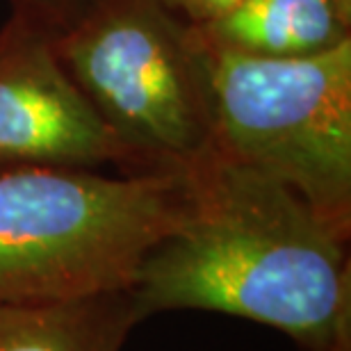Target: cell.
<instances>
[{
  "mask_svg": "<svg viewBox=\"0 0 351 351\" xmlns=\"http://www.w3.org/2000/svg\"><path fill=\"white\" fill-rule=\"evenodd\" d=\"M347 244L292 187L215 149L185 171L180 219L130 292L142 317L223 313L278 328L304 351H351Z\"/></svg>",
  "mask_w": 351,
  "mask_h": 351,
  "instance_id": "obj_1",
  "label": "cell"
},
{
  "mask_svg": "<svg viewBox=\"0 0 351 351\" xmlns=\"http://www.w3.org/2000/svg\"><path fill=\"white\" fill-rule=\"evenodd\" d=\"M182 206L185 173L0 171V304L130 290Z\"/></svg>",
  "mask_w": 351,
  "mask_h": 351,
  "instance_id": "obj_2",
  "label": "cell"
},
{
  "mask_svg": "<svg viewBox=\"0 0 351 351\" xmlns=\"http://www.w3.org/2000/svg\"><path fill=\"white\" fill-rule=\"evenodd\" d=\"M53 44L137 173H185L215 151L206 51L162 0H101Z\"/></svg>",
  "mask_w": 351,
  "mask_h": 351,
  "instance_id": "obj_3",
  "label": "cell"
},
{
  "mask_svg": "<svg viewBox=\"0 0 351 351\" xmlns=\"http://www.w3.org/2000/svg\"><path fill=\"white\" fill-rule=\"evenodd\" d=\"M206 62L215 149L285 182L351 235V37L308 58L206 51Z\"/></svg>",
  "mask_w": 351,
  "mask_h": 351,
  "instance_id": "obj_4",
  "label": "cell"
},
{
  "mask_svg": "<svg viewBox=\"0 0 351 351\" xmlns=\"http://www.w3.org/2000/svg\"><path fill=\"white\" fill-rule=\"evenodd\" d=\"M103 165L137 173L128 149L62 64L53 34L10 14L0 27V171Z\"/></svg>",
  "mask_w": 351,
  "mask_h": 351,
  "instance_id": "obj_5",
  "label": "cell"
},
{
  "mask_svg": "<svg viewBox=\"0 0 351 351\" xmlns=\"http://www.w3.org/2000/svg\"><path fill=\"white\" fill-rule=\"evenodd\" d=\"M189 30L206 51L261 60L308 58L351 37L331 0H244Z\"/></svg>",
  "mask_w": 351,
  "mask_h": 351,
  "instance_id": "obj_6",
  "label": "cell"
},
{
  "mask_svg": "<svg viewBox=\"0 0 351 351\" xmlns=\"http://www.w3.org/2000/svg\"><path fill=\"white\" fill-rule=\"evenodd\" d=\"M142 319L130 290L0 304V351H121Z\"/></svg>",
  "mask_w": 351,
  "mask_h": 351,
  "instance_id": "obj_7",
  "label": "cell"
},
{
  "mask_svg": "<svg viewBox=\"0 0 351 351\" xmlns=\"http://www.w3.org/2000/svg\"><path fill=\"white\" fill-rule=\"evenodd\" d=\"M101 0H7L14 16L32 21L51 34L64 32Z\"/></svg>",
  "mask_w": 351,
  "mask_h": 351,
  "instance_id": "obj_8",
  "label": "cell"
},
{
  "mask_svg": "<svg viewBox=\"0 0 351 351\" xmlns=\"http://www.w3.org/2000/svg\"><path fill=\"white\" fill-rule=\"evenodd\" d=\"M169 10L178 16L180 21H185L187 25H203L210 21L223 16L226 12H230L233 7H237L244 0H162Z\"/></svg>",
  "mask_w": 351,
  "mask_h": 351,
  "instance_id": "obj_9",
  "label": "cell"
},
{
  "mask_svg": "<svg viewBox=\"0 0 351 351\" xmlns=\"http://www.w3.org/2000/svg\"><path fill=\"white\" fill-rule=\"evenodd\" d=\"M331 3L335 7V12H338V16L351 27V0H331Z\"/></svg>",
  "mask_w": 351,
  "mask_h": 351,
  "instance_id": "obj_10",
  "label": "cell"
}]
</instances>
